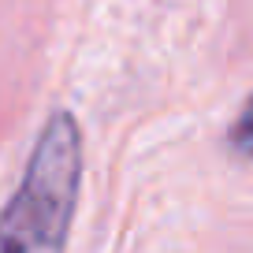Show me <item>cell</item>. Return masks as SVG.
Listing matches in <instances>:
<instances>
[{"label": "cell", "instance_id": "cell-1", "mask_svg": "<svg viewBox=\"0 0 253 253\" xmlns=\"http://www.w3.org/2000/svg\"><path fill=\"white\" fill-rule=\"evenodd\" d=\"M82 190V130L52 112L26 157L15 194L0 209V253H67Z\"/></svg>", "mask_w": 253, "mask_h": 253}, {"label": "cell", "instance_id": "cell-2", "mask_svg": "<svg viewBox=\"0 0 253 253\" xmlns=\"http://www.w3.org/2000/svg\"><path fill=\"white\" fill-rule=\"evenodd\" d=\"M227 145L235 157L242 160H253V97L242 104V112L235 116V123H231L227 130Z\"/></svg>", "mask_w": 253, "mask_h": 253}]
</instances>
